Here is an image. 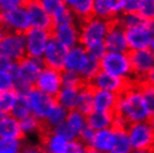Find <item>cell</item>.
<instances>
[{
  "instance_id": "cell-9",
  "label": "cell",
  "mask_w": 154,
  "mask_h": 153,
  "mask_svg": "<svg viewBox=\"0 0 154 153\" xmlns=\"http://www.w3.org/2000/svg\"><path fill=\"white\" fill-rule=\"evenodd\" d=\"M134 80L139 83L144 82L147 74L154 66V54L151 49L128 52Z\"/></svg>"
},
{
  "instance_id": "cell-35",
  "label": "cell",
  "mask_w": 154,
  "mask_h": 153,
  "mask_svg": "<svg viewBox=\"0 0 154 153\" xmlns=\"http://www.w3.org/2000/svg\"><path fill=\"white\" fill-rule=\"evenodd\" d=\"M93 12H94V16H95V17L100 18V19L111 20V19L116 18V17L113 16V14L111 12V10H109L106 0H94Z\"/></svg>"
},
{
  "instance_id": "cell-54",
  "label": "cell",
  "mask_w": 154,
  "mask_h": 153,
  "mask_svg": "<svg viewBox=\"0 0 154 153\" xmlns=\"http://www.w3.org/2000/svg\"><path fill=\"white\" fill-rule=\"evenodd\" d=\"M131 153H154V150H133Z\"/></svg>"
},
{
  "instance_id": "cell-15",
  "label": "cell",
  "mask_w": 154,
  "mask_h": 153,
  "mask_svg": "<svg viewBox=\"0 0 154 153\" xmlns=\"http://www.w3.org/2000/svg\"><path fill=\"white\" fill-rule=\"evenodd\" d=\"M26 9H27L29 17H30L32 28L42 29V30L49 31L51 34V31L54 30L55 28L54 18L42 8L39 1L28 0L27 5H26Z\"/></svg>"
},
{
  "instance_id": "cell-44",
  "label": "cell",
  "mask_w": 154,
  "mask_h": 153,
  "mask_svg": "<svg viewBox=\"0 0 154 153\" xmlns=\"http://www.w3.org/2000/svg\"><path fill=\"white\" fill-rule=\"evenodd\" d=\"M95 133H96V131L87 125V126L85 127L84 130L79 133V139H78V140H79L85 146H89L91 143L93 142V140H94Z\"/></svg>"
},
{
  "instance_id": "cell-19",
  "label": "cell",
  "mask_w": 154,
  "mask_h": 153,
  "mask_svg": "<svg viewBox=\"0 0 154 153\" xmlns=\"http://www.w3.org/2000/svg\"><path fill=\"white\" fill-rule=\"evenodd\" d=\"M40 148L48 153H68L70 149V142L54 131L44 130Z\"/></svg>"
},
{
  "instance_id": "cell-58",
  "label": "cell",
  "mask_w": 154,
  "mask_h": 153,
  "mask_svg": "<svg viewBox=\"0 0 154 153\" xmlns=\"http://www.w3.org/2000/svg\"><path fill=\"white\" fill-rule=\"evenodd\" d=\"M40 153H48V152H47V151H45V150H42V151H40Z\"/></svg>"
},
{
  "instance_id": "cell-8",
  "label": "cell",
  "mask_w": 154,
  "mask_h": 153,
  "mask_svg": "<svg viewBox=\"0 0 154 153\" xmlns=\"http://www.w3.org/2000/svg\"><path fill=\"white\" fill-rule=\"evenodd\" d=\"M27 97L30 105L31 114L40 120L42 123L47 119V116L49 115L55 105L57 104L56 97L48 95L36 87L31 89Z\"/></svg>"
},
{
  "instance_id": "cell-2",
  "label": "cell",
  "mask_w": 154,
  "mask_h": 153,
  "mask_svg": "<svg viewBox=\"0 0 154 153\" xmlns=\"http://www.w3.org/2000/svg\"><path fill=\"white\" fill-rule=\"evenodd\" d=\"M112 20L100 19L94 16L79 23V45L88 49L104 42L111 28Z\"/></svg>"
},
{
  "instance_id": "cell-16",
  "label": "cell",
  "mask_w": 154,
  "mask_h": 153,
  "mask_svg": "<svg viewBox=\"0 0 154 153\" xmlns=\"http://www.w3.org/2000/svg\"><path fill=\"white\" fill-rule=\"evenodd\" d=\"M88 59L89 56L88 53H87V49L82 45H77L74 48L68 50V54H67L65 59L64 70L81 75L82 70L86 66Z\"/></svg>"
},
{
  "instance_id": "cell-29",
  "label": "cell",
  "mask_w": 154,
  "mask_h": 153,
  "mask_svg": "<svg viewBox=\"0 0 154 153\" xmlns=\"http://www.w3.org/2000/svg\"><path fill=\"white\" fill-rule=\"evenodd\" d=\"M19 98L15 89L0 92V114H10Z\"/></svg>"
},
{
  "instance_id": "cell-1",
  "label": "cell",
  "mask_w": 154,
  "mask_h": 153,
  "mask_svg": "<svg viewBox=\"0 0 154 153\" xmlns=\"http://www.w3.org/2000/svg\"><path fill=\"white\" fill-rule=\"evenodd\" d=\"M115 114L125 117L130 124L146 122L151 119V114L144 102L142 91L137 82L119 95Z\"/></svg>"
},
{
  "instance_id": "cell-27",
  "label": "cell",
  "mask_w": 154,
  "mask_h": 153,
  "mask_svg": "<svg viewBox=\"0 0 154 153\" xmlns=\"http://www.w3.org/2000/svg\"><path fill=\"white\" fill-rule=\"evenodd\" d=\"M19 124L23 136H27V135H30V134L39 133V132H42V131L45 130L44 129V123L39 119H37L36 116H34L32 114L28 115L27 117L20 120Z\"/></svg>"
},
{
  "instance_id": "cell-55",
  "label": "cell",
  "mask_w": 154,
  "mask_h": 153,
  "mask_svg": "<svg viewBox=\"0 0 154 153\" xmlns=\"http://www.w3.org/2000/svg\"><path fill=\"white\" fill-rule=\"evenodd\" d=\"M84 153H100V151H97V150L93 149V148H91V146H87L86 149H85V152Z\"/></svg>"
},
{
  "instance_id": "cell-4",
  "label": "cell",
  "mask_w": 154,
  "mask_h": 153,
  "mask_svg": "<svg viewBox=\"0 0 154 153\" xmlns=\"http://www.w3.org/2000/svg\"><path fill=\"white\" fill-rule=\"evenodd\" d=\"M0 56L18 63L27 56L25 35L1 31Z\"/></svg>"
},
{
  "instance_id": "cell-42",
  "label": "cell",
  "mask_w": 154,
  "mask_h": 153,
  "mask_svg": "<svg viewBox=\"0 0 154 153\" xmlns=\"http://www.w3.org/2000/svg\"><path fill=\"white\" fill-rule=\"evenodd\" d=\"M16 80L12 75L8 72H0V92H6L10 89H15Z\"/></svg>"
},
{
  "instance_id": "cell-48",
  "label": "cell",
  "mask_w": 154,
  "mask_h": 153,
  "mask_svg": "<svg viewBox=\"0 0 154 153\" xmlns=\"http://www.w3.org/2000/svg\"><path fill=\"white\" fill-rule=\"evenodd\" d=\"M86 148L87 146H85L79 140H76L74 142H70V149L68 153H84Z\"/></svg>"
},
{
  "instance_id": "cell-28",
  "label": "cell",
  "mask_w": 154,
  "mask_h": 153,
  "mask_svg": "<svg viewBox=\"0 0 154 153\" xmlns=\"http://www.w3.org/2000/svg\"><path fill=\"white\" fill-rule=\"evenodd\" d=\"M131 140L126 130H115V143L113 153H131L133 151Z\"/></svg>"
},
{
  "instance_id": "cell-43",
  "label": "cell",
  "mask_w": 154,
  "mask_h": 153,
  "mask_svg": "<svg viewBox=\"0 0 154 153\" xmlns=\"http://www.w3.org/2000/svg\"><path fill=\"white\" fill-rule=\"evenodd\" d=\"M87 53H88V56L91 58H94V59L100 61L102 58L104 57L108 52H107L106 46H105V44L102 42V44H98L96 46H93V47H91V48H88V49H87Z\"/></svg>"
},
{
  "instance_id": "cell-47",
  "label": "cell",
  "mask_w": 154,
  "mask_h": 153,
  "mask_svg": "<svg viewBox=\"0 0 154 153\" xmlns=\"http://www.w3.org/2000/svg\"><path fill=\"white\" fill-rule=\"evenodd\" d=\"M128 125H130V123L127 122V120L125 117L115 114L114 122H113V129L114 130H127Z\"/></svg>"
},
{
  "instance_id": "cell-13",
  "label": "cell",
  "mask_w": 154,
  "mask_h": 153,
  "mask_svg": "<svg viewBox=\"0 0 154 153\" xmlns=\"http://www.w3.org/2000/svg\"><path fill=\"white\" fill-rule=\"evenodd\" d=\"M68 50L69 49L67 47H65L62 42H59L57 39L51 36L42 57L45 66L59 72H64L65 59L68 54Z\"/></svg>"
},
{
  "instance_id": "cell-34",
  "label": "cell",
  "mask_w": 154,
  "mask_h": 153,
  "mask_svg": "<svg viewBox=\"0 0 154 153\" xmlns=\"http://www.w3.org/2000/svg\"><path fill=\"white\" fill-rule=\"evenodd\" d=\"M23 148L21 139H0V153H20Z\"/></svg>"
},
{
  "instance_id": "cell-10",
  "label": "cell",
  "mask_w": 154,
  "mask_h": 153,
  "mask_svg": "<svg viewBox=\"0 0 154 153\" xmlns=\"http://www.w3.org/2000/svg\"><path fill=\"white\" fill-rule=\"evenodd\" d=\"M105 46L109 53H128V44L126 38V29L124 28L116 17L112 20L111 28L105 38Z\"/></svg>"
},
{
  "instance_id": "cell-14",
  "label": "cell",
  "mask_w": 154,
  "mask_h": 153,
  "mask_svg": "<svg viewBox=\"0 0 154 153\" xmlns=\"http://www.w3.org/2000/svg\"><path fill=\"white\" fill-rule=\"evenodd\" d=\"M18 64H19V80H18L35 87L42 70L46 67L42 58H32L26 56L20 61H18Z\"/></svg>"
},
{
  "instance_id": "cell-5",
  "label": "cell",
  "mask_w": 154,
  "mask_h": 153,
  "mask_svg": "<svg viewBox=\"0 0 154 153\" xmlns=\"http://www.w3.org/2000/svg\"><path fill=\"white\" fill-rule=\"evenodd\" d=\"M1 26L2 31L21 35H26L32 28L26 7L16 9L10 12H1Z\"/></svg>"
},
{
  "instance_id": "cell-59",
  "label": "cell",
  "mask_w": 154,
  "mask_h": 153,
  "mask_svg": "<svg viewBox=\"0 0 154 153\" xmlns=\"http://www.w3.org/2000/svg\"><path fill=\"white\" fill-rule=\"evenodd\" d=\"M108 153H113V152H108Z\"/></svg>"
},
{
  "instance_id": "cell-20",
  "label": "cell",
  "mask_w": 154,
  "mask_h": 153,
  "mask_svg": "<svg viewBox=\"0 0 154 153\" xmlns=\"http://www.w3.org/2000/svg\"><path fill=\"white\" fill-rule=\"evenodd\" d=\"M119 95L115 93L94 89V111L115 113Z\"/></svg>"
},
{
  "instance_id": "cell-39",
  "label": "cell",
  "mask_w": 154,
  "mask_h": 153,
  "mask_svg": "<svg viewBox=\"0 0 154 153\" xmlns=\"http://www.w3.org/2000/svg\"><path fill=\"white\" fill-rule=\"evenodd\" d=\"M53 131L56 132L57 134H59V135H62L63 138H65L67 141H69V142H74L79 139V134L77 133L76 131L74 130L73 127L70 126L67 122L63 123L62 125L57 126Z\"/></svg>"
},
{
  "instance_id": "cell-53",
  "label": "cell",
  "mask_w": 154,
  "mask_h": 153,
  "mask_svg": "<svg viewBox=\"0 0 154 153\" xmlns=\"http://www.w3.org/2000/svg\"><path fill=\"white\" fill-rule=\"evenodd\" d=\"M145 27L150 30V33L154 36V19L146 20V23H145Z\"/></svg>"
},
{
  "instance_id": "cell-6",
  "label": "cell",
  "mask_w": 154,
  "mask_h": 153,
  "mask_svg": "<svg viewBox=\"0 0 154 153\" xmlns=\"http://www.w3.org/2000/svg\"><path fill=\"white\" fill-rule=\"evenodd\" d=\"M135 80H125L122 77L114 76L112 74L100 70L96 76L94 77L88 85L93 89H100V91H107V92L115 93L117 95L122 94L134 84Z\"/></svg>"
},
{
  "instance_id": "cell-31",
  "label": "cell",
  "mask_w": 154,
  "mask_h": 153,
  "mask_svg": "<svg viewBox=\"0 0 154 153\" xmlns=\"http://www.w3.org/2000/svg\"><path fill=\"white\" fill-rule=\"evenodd\" d=\"M119 20L126 30L137 27H144L146 23V20L143 19L139 14H122L119 16Z\"/></svg>"
},
{
  "instance_id": "cell-46",
  "label": "cell",
  "mask_w": 154,
  "mask_h": 153,
  "mask_svg": "<svg viewBox=\"0 0 154 153\" xmlns=\"http://www.w3.org/2000/svg\"><path fill=\"white\" fill-rule=\"evenodd\" d=\"M141 1L142 0H124L123 14H139Z\"/></svg>"
},
{
  "instance_id": "cell-57",
  "label": "cell",
  "mask_w": 154,
  "mask_h": 153,
  "mask_svg": "<svg viewBox=\"0 0 154 153\" xmlns=\"http://www.w3.org/2000/svg\"><path fill=\"white\" fill-rule=\"evenodd\" d=\"M150 49L152 50V52H153V54H154V36H153V39H152V42H151Z\"/></svg>"
},
{
  "instance_id": "cell-25",
  "label": "cell",
  "mask_w": 154,
  "mask_h": 153,
  "mask_svg": "<svg viewBox=\"0 0 154 153\" xmlns=\"http://www.w3.org/2000/svg\"><path fill=\"white\" fill-rule=\"evenodd\" d=\"M76 110L85 115H89L94 111V89L88 84L79 89Z\"/></svg>"
},
{
  "instance_id": "cell-38",
  "label": "cell",
  "mask_w": 154,
  "mask_h": 153,
  "mask_svg": "<svg viewBox=\"0 0 154 153\" xmlns=\"http://www.w3.org/2000/svg\"><path fill=\"white\" fill-rule=\"evenodd\" d=\"M39 2L51 17H55L57 14L62 11L63 9L67 7L63 0H40Z\"/></svg>"
},
{
  "instance_id": "cell-26",
  "label": "cell",
  "mask_w": 154,
  "mask_h": 153,
  "mask_svg": "<svg viewBox=\"0 0 154 153\" xmlns=\"http://www.w3.org/2000/svg\"><path fill=\"white\" fill-rule=\"evenodd\" d=\"M78 94H79V89L78 88L63 87V89L59 92V94L56 96L57 104L64 106L68 111L76 110Z\"/></svg>"
},
{
  "instance_id": "cell-49",
  "label": "cell",
  "mask_w": 154,
  "mask_h": 153,
  "mask_svg": "<svg viewBox=\"0 0 154 153\" xmlns=\"http://www.w3.org/2000/svg\"><path fill=\"white\" fill-rule=\"evenodd\" d=\"M15 63L16 61H12L6 57H1L0 58V68H1V70H4V72H9Z\"/></svg>"
},
{
  "instance_id": "cell-45",
  "label": "cell",
  "mask_w": 154,
  "mask_h": 153,
  "mask_svg": "<svg viewBox=\"0 0 154 153\" xmlns=\"http://www.w3.org/2000/svg\"><path fill=\"white\" fill-rule=\"evenodd\" d=\"M106 1L114 17H119L124 12V0H106Z\"/></svg>"
},
{
  "instance_id": "cell-36",
  "label": "cell",
  "mask_w": 154,
  "mask_h": 153,
  "mask_svg": "<svg viewBox=\"0 0 154 153\" xmlns=\"http://www.w3.org/2000/svg\"><path fill=\"white\" fill-rule=\"evenodd\" d=\"M86 83L82 78L79 74L70 73V72H63V86L64 87H70V88H78L81 89L84 87Z\"/></svg>"
},
{
  "instance_id": "cell-21",
  "label": "cell",
  "mask_w": 154,
  "mask_h": 153,
  "mask_svg": "<svg viewBox=\"0 0 154 153\" xmlns=\"http://www.w3.org/2000/svg\"><path fill=\"white\" fill-rule=\"evenodd\" d=\"M114 143H115V130L111 127V129L96 131L94 140L89 146L100 151V153H108L113 151Z\"/></svg>"
},
{
  "instance_id": "cell-3",
  "label": "cell",
  "mask_w": 154,
  "mask_h": 153,
  "mask_svg": "<svg viewBox=\"0 0 154 153\" xmlns=\"http://www.w3.org/2000/svg\"><path fill=\"white\" fill-rule=\"evenodd\" d=\"M100 70L125 80H134L128 53H109L100 61Z\"/></svg>"
},
{
  "instance_id": "cell-7",
  "label": "cell",
  "mask_w": 154,
  "mask_h": 153,
  "mask_svg": "<svg viewBox=\"0 0 154 153\" xmlns=\"http://www.w3.org/2000/svg\"><path fill=\"white\" fill-rule=\"evenodd\" d=\"M126 131L134 150H154V130L149 121L130 124Z\"/></svg>"
},
{
  "instance_id": "cell-51",
  "label": "cell",
  "mask_w": 154,
  "mask_h": 153,
  "mask_svg": "<svg viewBox=\"0 0 154 153\" xmlns=\"http://www.w3.org/2000/svg\"><path fill=\"white\" fill-rule=\"evenodd\" d=\"M144 82L147 83V84L152 85V86H154V66H153V68L150 70V73L147 74V76L145 77Z\"/></svg>"
},
{
  "instance_id": "cell-11",
  "label": "cell",
  "mask_w": 154,
  "mask_h": 153,
  "mask_svg": "<svg viewBox=\"0 0 154 153\" xmlns=\"http://www.w3.org/2000/svg\"><path fill=\"white\" fill-rule=\"evenodd\" d=\"M26 37V50L27 56L32 58H42L48 45V42L51 38V34L49 31L38 29V28H31Z\"/></svg>"
},
{
  "instance_id": "cell-17",
  "label": "cell",
  "mask_w": 154,
  "mask_h": 153,
  "mask_svg": "<svg viewBox=\"0 0 154 153\" xmlns=\"http://www.w3.org/2000/svg\"><path fill=\"white\" fill-rule=\"evenodd\" d=\"M126 38L128 44V49L132 50H143L150 49L151 42L153 39V35L146 27H137L133 29L126 30Z\"/></svg>"
},
{
  "instance_id": "cell-56",
  "label": "cell",
  "mask_w": 154,
  "mask_h": 153,
  "mask_svg": "<svg viewBox=\"0 0 154 153\" xmlns=\"http://www.w3.org/2000/svg\"><path fill=\"white\" fill-rule=\"evenodd\" d=\"M149 122H150L151 126L153 127V130H154V115H153V116H151V119L149 120Z\"/></svg>"
},
{
  "instance_id": "cell-40",
  "label": "cell",
  "mask_w": 154,
  "mask_h": 153,
  "mask_svg": "<svg viewBox=\"0 0 154 153\" xmlns=\"http://www.w3.org/2000/svg\"><path fill=\"white\" fill-rule=\"evenodd\" d=\"M139 15L144 20L154 19V0H142L140 5Z\"/></svg>"
},
{
  "instance_id": "cell-23",
  "label": "cell",
  "mask_w": 154,
  "mask_h": 153,
  "mask_svg": "<svg viewBox=\"0 0 154 153\" xmlns=\"http://www.w3.org/2000/svg\"><path fill=\"white\" fill-rule=\"evenodd\" d=\"M114 116H115V113L93 111L91 114L87 115V123H88V126H91L95 131L111 129L113 127Z\"/></svg>"
},
{
  "instance_id": "cell-50",
  "label": "cell",
  "mask_w": 154,
  "mask_h": 153,
  "mask_svg": "<svg viewBox=\"0 0 154 153\" xmlns=\"http://www.w3.org/2000/svg\"><path fill=\"white\" fill-rule=\"evenodd\" d=\"M42 151V148L40 146H36V145H23V150L20 151V153H40Z\"/></svg>"
},
{
  "instance_id": "cell-12",
  "label": "cell",
  "mask_w": 154,
  "mask_h": 153,
  "mask_svg": "<svg viewBox=\"0 0 154 153\" xmlns=\"http://www.w3.org/2000/svg\"><path fill=\"white\" fill-rule=\"evenodd\" d=\"M35 87L48 95L56 97L64 87L63 86V72L56 70L54 68H49V67H45L39 75Z\"/></svg>"
},
{
  "instance_id": "cell-37",
  "label": "cell",
  "mask_w": 154,
  "mask_h": 153,
  "mask_svg": "<svg viewBox=\"0 0 154 153\" xmlns=\"http://www.w3.org/2000/svg\"><path fill=\"white\" fill-rule=\"evenodd\" d=\"M139 84H140V87H141V91H142L143 98H144V102L146 104L147 110L150 112L151 116H153L154 115V86L147 84L145 82H142V83H139Z\"/></svg>"
},
{
  "instance_id": "cell-24",
  "label": "cell",
  "mask_w": 154,
  "mask_h": 153,
  "mask_svg": "<svg viewBox=\"0 0 154 153\" xmlns=\"http://www.w3.org/2000/svg\"><path fill=\"white\" fill-rule=\"evenodd\" d=\"M68 113H69V111L66 110L64 106L56 104L49 113V115L47 116V119L44 121V129L47 131L55 130L57 126L62 125L63 123H65L67 121Z\"/></svg>"
},
{
  "instance_id": "cell-32",
  "label": "cell",
  "mask_w": 154,
  "mask_h": 153,
  "mask_svg": "<svg viewBox=\"0 0 154 153\" xmlns=\"http://www.w3.org/2000/svg\"><path fill=\"white\" fill-rule=\"evenodd\" d=\"M10 114L17 120H23L27 117L28 115L31 114L30 105H29V101H28L27 96L19 95V98L17 101V104L15 105L14 110L11 111Z\"/></svg>"
},
{
  "instance_id": "cell-33",
  "label": "cell",
  "mask_w": 154,
  "mask_h": 153,
  "mask_svg": "<svg viewBox=\"0 0 154 153\" xmlns=\"http://www.w3.org/2000/svg\"><path fill=\"white\" fill-rule=\"evenodd\" d=\"M100 72V61L89 57L86 66H85L84 69L82 70L81 76H82V78L85 80V83L88 84L89 82L96 76Z\"/></svg>"
},
{
  "instance_id": "cell-52",
  "label": "cell",
  "mask_w": 154,
  "mask_h": 153,
  "mask_svg": "<svg viewBox=\"0 0 154 153\" xmlns=\"http://www.w3.org/2000/svg\"><path fill=\"white\" fill-rule=\"evenodd\" d=\"M63 1L65 2V5L69 8V9H74V8L76 7L77 4H78L81 0H63Z\"/></svg>"
},
{
  "instance_id": "cell-18",
  "label": "cell",
  "mask_w": 154,
  "mask_h": 153,
  "mask_svg": "<svg viewBox=\"0 0 154 153\" xmlns=\"http://www.w3.org/2000/svg\"><path fill=\"white\" fill-rule=\"evenodd\" d=\"M51 36L68 49H72L79 44V25L72 23L56 26L51 31Z\"/></svg>"
},
{
  "instance_id": "cell-30",
  "label": "cell",
  "mask_w": 154,
  "mask_h": 153,
  "mask_svg": "<svg viewBox=\"0 0 154 153\" xmlns=\"http://www.w3.org/2000/svg\"><path fill=\"white\" fill-rule=\"evenodd\" d=\"M66 122L68 123L78 134L81 133L82 131L88 125V123H87V115L83 114L78 110L69 111Z\"/></svg>"
},
{
  "instance_id": "cell-22",
  "label": "cell",
  "mask_w": 154,
  "mask_h": 153,
  "mask_svg": "<svg viewBox=\"0 0 154 153\" xmlns=\"http://www.w3.org/2000/svg\"><path fill=\"white\" fill-rule=\"evenodd\" d=\"M19 120L11 114H0V139H23Z\"/></svg>"
},
{
  "instance_id": "cell-41",
  "label": "cell",
  "mask_w": 154,
  "mask_h": 153,
  "mask_svg": "<svg viewBox=\"0 0 154 153\" xmlns=\"http://www.w3.org/2000/svg\"><path fill=\"white\" fill-rule=\"evenodd\" d=\"M28 0H0L1 12H10L16 9L26 7Z\"/></svg>"
}]
</instances>
